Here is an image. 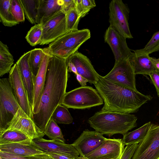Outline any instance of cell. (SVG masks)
Listing matches in <instances>:
<instances>
[{"label":"cell","mask_w":159,"mask_h":159,"mask_svg":"<svg viewBox=\"0 0 159 159\" xmlns=\"http://www.w3.org/2000/svg\"><path fill=\"white\" fill-rule=\"evenodd\" d=\"M141 49L149 55L159 51V31L154 33L144 47Z\"/></svg>","instance_id":"obj_34"},{"label":"cell","mask_w":159,"mask_h":159,"mask_svg":"<svg viewBox=\"0 0 159 159\" xmlns=\"http://www.w3.org/2000/svg\"><path fill=\"white\" fill-rule=\"evenodd\" d=\"M66 61L73 63L78 74L86 79L90 84L94 85L97 83L99 75L87 56L77 52L66 59Z\"/></svg>","instance_id":"obj_16"},{"label":"cell","mask_w":159,"mask_h":159,"mask_svg":"<svg viewBox=\"0 0 159 159\" xmlns=\"http://www.w3.org/2000/svg\"><path fill=\"white\" fill-rule=\"evenodd\" d=\"M103 102L96 89L86 86L66 92L61 105L67 108L84 109L102 105Z\"/></svg>","instance_id":"obj_5"},{"label":"cell","mask_w":159,"mask_h":159,"mask_svg":"<svg viewBox=\"0 0 159 159\" xmlns=\"http://www.w3.org/2000/svg\"><path fill=\"white\" fill-rule=\"evenodd\" d=\"M14 60L6 44L0 42V76L9 73Z\"/></svg>","instance_id":"obj_24"},{"label":"cell","mask_w":159,"mask_h":159,"mask_svg":"<svg viewBox=\"0 0 159 159\" xmlns=\"http://www.w3.org/2000/svg\"><path fill=\"white\" fill-rule=\"evenodd\" d=\"M138 143L126 145L119 159H131L135 151Z\"/></svg>","instance_id":"obj_36"},{"label":"cell","mask_w":159,"mask_h":159,"mask_svg":"<svg viewBox=\"0 0 159 159\" xmlns=\"http://www.w3.org/2000/svg\"><path fill=\"white\" fill-rule=\"evenodd\" d=\"M149 76L155 88L157 95L159 97V72L157 71H153L150 73Z\"/></svg>","instance_id":"obj_38"},{"label":"cell","mask_w":159,"mask_h":159,"mask_svg":"<svg viewBox=\"0 0 159 159\" xmlns=\"http://www.w3.org/2000/svg\"><path fill=\"white\" fill-rule=\"evenodd\" d=\"M11 9L13 17L17 21L20 23L25 21V13L20 0H11Z\"/></svg>","instance_id":"obj_33"},{"label":"cell","mask_w":159,"mask_h":159,"mask_svg":"<svg viewBox=\"0 0 159 159\" xmlns=\"http://www.w3.org/2000/svg\"><path fill=\"white\" fill-rule=\"evenodd\" d=\"M46 52V48H36L30 50L29 62L34 81Z\"/></svg>","instance_id":"obj_28"},{"label":"cell","mask_w":159,"mask_h":159,"mask_svg":"<svg viewBox=\"0 0 159 159\" xmlns=\"http://www.w3.org/2000/svg\"><path fill=\"white\" fill-rule=\"evenodd\" d=\"M33 143L46 154L64 153L72 156L76 159L80 156L75 146L72 144H66L53 140H47L43 138L32 140Z\"/></svg>","instance_id":"obj_17"},{"label":"cell","mask_w":159,"mask_h":159,"mask_svg":"<svg viewBox=\"0 0 159 159\" xmlns=\"http://www.w3.org/2000/svg\"><path fill=\"white\" fill-rule=\"evenodd\" d=\"M75 75L77 80L80 84L81 86L83 87L86 86L87 85V83L88 82V80L78 74H77Z\"/></svg>","instance_id":"obj_42"},{"label":"cell","mask_w":159,"mask_h":159,"mask_svg":"<svg viewBox=\"0 0 159 159\" xmlns=\"http://www.w3.org/2000/svg\"><path fill=\"white\" fill-rule=\"evenodd\" d=\"M49 157L56 159H76L72 156L64 153H49Z\"/></svg>","instance_id":"obj_40"},{"label":"cell","mask_w":159,"mask_h":159,"mask_svg":"<svg viewBox=\"0 0 159 159\" xmlns=\"http://www.w3.org/2000/svg\"><path fill=\"white\" fill-rule=\"evenodd\" d=\"M68 68L66 59L49 53L47 75L39 112L32 119L44 133L53 112L66 92Z\"/></svg>","instance_id":"obj_1"},{"label":"cell","mask_w":159,"mask_h":159,"mask_svg":"<svg viewBox=\"0 0 159 159\" xmlns=\"http://www.w3.org/2000/svg\"><path fill=\"white\" fill-rule=\"evenodd\" d=\"M94 85L104 103L100 111L101 112H136L152 98L150 95L116 85L100 75L98 82Z\"/></svg>","instance_id":"obj_2"},{"label":"cell","mask_w":159,"mask_h":159,"mask_svg":"<svg viewBox=\"0 0 159 159\" xmlns=\"http://www.w3.org/2000/svg\"><path fill=\"white\" fill-rule=\"evenodd\" d=\"M48 157L46 153L30 156H18L0 151V159H48Z\"/></svg>","instance_id":"obj_35"},{"label":"cell","mask_w":159,"mask_h":159,"mask_svg":"<svg viewBox=\"0 0 159 159\" xmlns=\"http://www.w3.org/2000/svg\"><path fill=\"white\" fill-rule=\"evenodd\" d=\"M77 159H89L86 157L83 156H79Z\"/></svg>","instance_id":"obj_45"},{"label":"cell","mask_w":159,"mask_h":159,"mask_svg":"<svg viewBox=\"0 0 159 159\" xmlns=\"http://www.w3.org/2000/svg\"><path fill=\"white\" fill-rule=\"evenodd\" d=\"M67 108L62 105H58L53 112L51 119L57 124L72 123L73 119Z\"/></svg>","instance_id":"obj_29"},{"label":"cell","mask_w":159,"mask_h":159,"mask_svg":"<svg viewBox=\"0 0 159 159\" xmlns=\"http://www.w3.org/2000/svg\"><path fill=\"white\" fill-rule=\"evenodd\" d=\"M16 131L26 135L32 140L43 138L44 132L20 107L5 131ZM4 131V132H5Z\"/></svg>","instance_id":"obj_11"},{"label":"cell","mask_w":159,"mask_h":159,"mask_svg":"<svg viewBox=\"0 0 159 159\" xmlns=\"http://www.w3.org/2000/svg\"><path fill=\"white\" fill-rule=\"evenodd\" d=\"M8 78L14 94L20 108L32 119L33 113L31 105L20 70L16 63L12 67L9 72Z\"/></svg>","instance_id":"obj_12"},{"label":"cell","mask_w":159,"mask_h":159,"mask_svg":"<svg viewBox=\"0 0 159 159\" xmlns=\"http://www.w3.org/2000/svg\"><path fill=\"white\" fill-rule=\"evenodd\" d=\"M104 39L111 48L115 61L128 59L131 52L124 36L109 26L106 30Z\"/></svg>","instance_id":"obj_14"},{"label":"cell","mask_w":159,"mask_h":159,"mask_svg":"<svg viewBox=\"0 0 159 159\" xmlns=\"http://www.w3.org/2000/svg\"><path fill=\"white\" fill-rule=\"evenodd\" d=\"M131 159H159V125L151 123Z\"/></svg>","instance_id":"obj_8"},{"label":"cell","mask_w":159,"mask_h":159,"mask_svg":"<svg viewBox=\"0 0 159 159\" xmlns=\"http://www.w3.org/2000/svg\"><path fill=\"white\" fill-rule=\"evenodd\" d=\"M82 6L83 11V17L88 14L90 10L96 6L94 0H82Z\"/></svg>","instance_id":"obj_37"},{"label":"cell","mask_w":159,"mask_h":159,"mask_svg":"<svg viewBox=\"0 0 159 159\" xmlns=\"http://www.w3.org/2000/svg\"><path fill=\"white\" fill-rule=\"evenodd\" d=\"M63 0H39L38 24H42L61 9Z\"/></svg>","instance_id":"obj_22"},{"label":"cell","mask_w":159,"mask_h":159,"mask_svg":"<svg viewBox=\"0 0 159 159\" xmlns=\"http://www.w3.org/2000/svg\"><path fill=\"white\" fill-rule=\"evenodd\" d=\"M109 9L110 26L126 39L132 38L128 23L129 9L128 6L121 0H113L110 3Z\"/></svg>","instance_id":"obj_7"},{"label":"cell","mask_w":159,"mask_h":159,"mask_svg":"<svg viewBox=\"0 0 159 159\" xmlns=\"http://www.w3.org/2000/svg\"><path fill=\"white\" fill-rule=\"evenodd\" d=\"M107 139L97 131L86 129L83 131L72 144L78 152L80 156H84L96 149Z\"/></svg>","instance_id":"obj_13"},{"label":"cell","mask_w":159,"mask_h":159,"mask_svg":"<svg viewBox=\"0 0 159 159\" xmlns=\"http://www.w3.org/2000/svg\"><path fill=\"white\" fill-rule=\"evenodd\" d=\"M75 7L79 15L81 17H83V11L82 4V0H74Z\"/></svg>","instance_id":"obj_41"},{"label":"cell","mask_w":159,"mask_h":159,"mask_svg":"<svg viewBox=\"0 0 159 159\" xmlns=\"http://www.w3.org/2000/svg\"><path fill=\"white\" fill-rule=\"evenodd\" d=\"M11 0H0V20L5 26L12 27L18 24L11 11Z\"/></svg>","instance_id":"obj_26"},{"label":"cell","mask_w":159,"mask_h":159,"mask_svg":"<svg viewBox=\"0 0 159 159\" xmlns=\"http://www.w3.org/2000/svg\"><path fill=\"white\" fill-rule=\"evenodd\" d=\"M81 18L76 11L75 7L72 8L66 14V27L67 32L77 30Z\"/></svg>","instance_id":"obj_32"},{"label":"cell","mask_w":159,"mask_h":159,"mask_svg":"<svg viewBox=\"0 0 159 159\" xmlns=\"http://www.w3.org/2000/svg\"><path fill=\"white\" fill-rule=\"evenodd\" d=\"M137 120L135 115L130 114L99 111L89 118L88 122L95 130L110 136L125 134L137 126Z\"/></svg>","instance_id":"obj_3"},{"label":"cell","mask_w":159,"mask_h":159,"mask_svg":"<svg viewBox=\"0 0 159 159\" xmlns=\"http://www.w3.org/2000/svg\"><path fill=\"white\" fill-rule=\"evenodd\" d=\"M20 107L14 94L8 78L0 80V133L7 128Z\"/></svg>","instance_id":"obj_6"},{"label":"cell","mask_w":159,"mask_h":159,"mask_svg":"<svg viewBox=\"0 0 159 159\" xmlns=\"http://www.w3.org/2000/svg\"><path fill=\"white\" fill-rule=\"evenodd\" d=\"M32 140L0 145V151L18 156H30L46 153L34 145Z\"/></svg>","instance_id":"obj_21"},{"label":"cell","mask_w":159,"mask_h":159,"mask_svg":"<svg viewBox=\"0 0 159 159\" xmlns=\"http://www.w3.org/2000/svg\"><path fill=\"white\" fill-rule=\"evenodd\" d=\"M119 158H118V159H119Z\"/></svg>","instance_id":"obj_46"},{"label":"cell","mask_w":159,"mask_h":159,"mask_svg":"<svg viewBox=\"0 0 159 159\" xmlns=\"http://www.w3.org/2000/svg\"><path fill=\"white\" fill-rule=\"evenodd\" d=\"M44 133L52 140L65 143V140L60 128L51 118L48 124Z\"/></svg>","instance_id":"obj_30"},{"label":"cell","mask_w":159,"mask_h":159,"mask_svg":"<svg viewBox=\"0 0 159 159\" xmlns=\"http://www.w3.org/2000/svg\"><path fill=\"white\" fill-rule=\"evenodd\" d=\"M40 45L50 43L67 33L66 14L61 10L49 18L42 24Z\"/></svg>","instance_id":"obj_10"},{"label":"cell","mask_w":159,"mask_h":159,"mask_svg":"<svg viewBox=\"0 0 159 159\" xmlns=\"http://www.w3.org/2000/svg\"><path fill=\"white\" fill-rule=\"evenodd\" d=\"M151 124V122H149L137 129L123 135L121 139L124 145L139 143L146 136Z\"/></svg>","instance_id":"obj_23"},{"label":"cell","mask_w":159,"mask_h":159,"mask_svg":"<svg viewBox=\"0 0 159 159\" xmlns=\"http://www.w3.org/2000/svg\"><path fill=\"white\" fill-rule=\"evenodd\" d=\"M150 57L141 49L131 52L128 60L133 68L135 75H148L156 71Z\"/></svg>","instance_id":"obj_19"},{"label":"cell","mask_w":159,"mask_h":159,"mask_svg":"<svg viewBox=\"0 0 159 159\" xmlns=\"http://www.w3.org/2000/svg\"><path fill=\"white\" fill-rule=\"evenodd\" d=\"M74 7V0H63L61 10L66 14L72 8Z\"/></svg>","instance_id":"obj_39"},{"label":"cell","mask_w":159,"mask_h":159,"mask_svg":"<svg viewBox=\"0 0 159 159\" xmlns=\"http://www.w3.org/2000/svg\"><path fill=\"white\" fill-rule=\"evenodd\" d=\"M46 52L34 81V89L32 108L33 115L38 113L44 90L46 78L49 53L46 48Z\"/></svg>","instance_id":"obj_18"},{"label":"cell","mask_w":159,"mask_h":159,"mask_svg":"<svg viewBox=\"0 0 159 159\" xmlns=\"http://www.w3.org/2000/svg\"><path fill=\"white\" fill-rule=\"evenodd\" d=\"M26 18L32 24L38 23L39 0H20Z\"/></svg>","instance_id":"obj_25"},{"label":"cell","mask_w":159,"mask_h":159,"mask_svg":"<svg viewBox=\"0 0 159 159\" xmlns=\"http://www.w3.org/2000/svg\"><path fill=\"white\" fill-rule=\"evenodd\" d=\"M150 59L156 69V70L159 72V58L150 57Z\"/></svg>","instance_id":"obj_44"},{"label":"cell","mask_w":159,"mask_h":159,"mask_svg":"<svg viewBox=\"0 0 159 159\" xmlns=\"http://www.w3.org/2000/svg\"><path fill=\"white\" fill-rule=\"evenodd\" d=\"M90 37L88 29L70 31L50 43L46 48L50 54L66 59L77 52L80 46Z\"/></svg>","instance_id":"obj_4"},{"label":"cell","mask_w":159,"mask_h":159,"mask_svg":"<svg viewBox=\"0 0 159 159\" xmlns=\"http://www.w3.org/2000/svg\"><path fill=\"white\" fill-rule=\"evenodd\" d=\"M42 34V24H37L28 31L25 37L27 42L32 46L40 44Z\"/></svg>","instance_id":"obj_31"},{"label":"cell","mask_w":159,"mask_h":159,"mask_svg":"<svg viewBox=\"0 0 159 159\" xmlns=\"http://www.w3.org/2000/svg\"><path fill=\"white\" fill-rule=\"evenodd\" d=\"M30 53V51L24 53L17 60L16 64L20 70L32 106L34 93V79L29 62Z\"/></svg>","instance_id":"obj_20"},{"label":"cell","mask_w":159,"mask_h":159,"mask_svg":"<svg viewBox=\"0 0 159 159\" xmlns=\"http://www.w3.org/2000/svg\"><path fill=\"white\" fill-rule=\"evenodd\" d=\"M121 139H107L99 147L84 156L89 159L119 158L124 149Z\"/></svg>","instance_id":"obj_15"},{"label":"cell","mask_w":159,"mask_h":159,"mask_svg":"<svg viewBox=\"0 0 159 159\" xmlns=\"http://www.w3.org/2000/svg\"><path fill=\"white\" fill-rule=\"evenodd\" d=\"M135 74L128 59L115 61L112 69L105 78L112 83L135 91L136 88Z\"/></svg>","instance_id":"obj_9"},{"label":"cell","mask_w":159,"mask_h":159,"mask_svg":"<svg viewBox=\"0 0 159 159\" xmlns=\"http://www.w3.org/2000/svg\"><path fill=\"white\" fill-rule=\"evenodd\" d=\"M66 63L68 66V71L73 72L75 75L77 74H78L77 71L74 64L72 62L69 61H66Z\"/></svg>","instance_id":"obj_43"},{"label":"cell","mask_w":159,"mask_h":159,"mask_svg":"<svg viewBox=\"0 0 159 159\" xmlns=\"http://www.w3.org/2000/svg\"><path fill=\"white\" fill-rule=\"evenodd\" d=\"M26 135L16 131H7L0 133V145L32 141Z\"/></svg>","instance_id":"obj_27"}]
</instances>
